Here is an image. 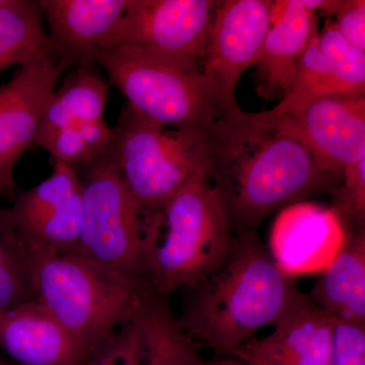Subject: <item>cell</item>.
Segmentation results:
<instances>
[{
    "mask_svg": "<svg viewBox=\"0 0 365 365\" xmlns=\"http://www.w3.org/2000/svg\"><path fill=\"white\" fill-rule=\"evenodd\" d=\"M208 138V176L235 232H256L272 213L338 186L269 111L232 108L209 129Z\"/></svg>",
    "mask_w": 365,
    "mask_h": 365,
    "instance_id": "cell-1",
    "label": "cell"
},
{
    "mask_svg": "<svg viewBox=\"0 0 365 365\" xmlns=\"http://www.w3.org/2000/svg\"><path fill=\"white\" fill-rule=\"evenodd\" d=\"M192 288L178 324L217 359L232 356L257 331L275 326L304 294L278 269L254 230L235 232L225 263Z\"/></svg>",
    "mask_w": 365,
    "mask_h": 365,
    "instance_id": "cell-2",
    "label": "cell"
},
{
    "mask_svg": "<svg viewBox=\"0 0 365 365\" xmlns=\"http://www.w3.org/2000/svg\"><path fill=\"white\" fill-rule=\"evenodd\" d=\"M235 232L207 173L187 182L160 211L146 215L150 287L165 295L194 287L227 260Z\"/></svg>",
    "mask_w": 365,
    "mask_h": 365,
    "instance_id": "cell-3",
    "label": "cell"
},
{
    "mask_svg": "<svg viewBox=\"0 0 365 365\" xmlns=\"http://www.w3.org/2000/svg\"><path fill=\"white\" fill-rule=\"evenodd\" d=\"M23 247L36 299L93 354L136 321L155 292L105 272L76 254Z\"/></svg>",
    "mask_w": 365,
    "mask_h": 365,
    "instance_id": "cell-4",
    "label": "cell"
},
{
    "mask_svg": "<svg viewBox=\"0 0 365 365\" xmlns=\"http://www.w3.org/2000/svg\"><path fill=\"white\" fill-rule=\"evenodd\" d=\"M145 213L162 210L190 180L209 170L208 131L168 128L127 104L104 153Z\"/></svg>",
    "mask_w": 365,
    "mask_h": 365,
    "instance_id": "cell-5",
    "label": "cell"
},
{
    "mask_svg": "<svg viewBox=\"0 0 365 365\" xmlns=\"http://www.w3.org/2000/svg\"><path fill=\"white\" fill-rule=\"evenodd\" d=\"M95 64L128 105L168 128L209 131L227 111L202 66L116 47L98 55Z\"/></svg>",
    "mask_w": 365,
    "mask_h": 365,
    "instance_id": "cell-6",
    "label": "cell"
},
{
    "mask_svg": "<svg viewBox=\"0 0 365 365\" xmlns=\"http://www.w3.org/2000/svg\"><path fill=\"white\" fill-rule=\"evenodd\" d=\"M81 167L83 216L74 254L105 272L153 289L145 263L146 213L104 155Z\"/></svg>",
    "mask_w": 365,
    "mask_h": 365,
    "instance_id": "cell-7",
    "label": "cell"
},
{
    "mask_svg": "<svg viewBox=\"0 0 365 365\" xmlns=\"http://www.w3.org/2000/svg\"><path fill=\"white\" fill-rule=\"evenodd\" d=\"M216 6L213 0H128L108 49L135 48L202 66Z\"/></svg>",
    "mask_w": 365,
    "mask_h": 365,
    "instance_id": "cell-8",
    "label": "cell"
},
{
    "mask_svg": "<svg viewBox=\"0 0 365 365\" xmlns=\"http://www.w3.org/2000/svg\"><path fill=\"white\" fill-rule=\"evenodd\" d=\"M71 66L51 46L0 86V198L14 195L16 165L35 145L57 81Z\"/></svg>",
    "mask_w": 365,
    "mask_h": 365,
    "instance_id": "cell-9",
    "label": "cell"
},
{
    "mask_svg": "<svg viewBox=\"0 0 365 365\" xmlns=\"http://www.w3.org/2000/svg\"><path fill=\"white\" fill-rule=\"evenodd\" d=\"M21 242L30 248L74 254L83 216L78 168L53 160L52 174L7 208Z\"/></svg>",
    "mask_w": 365,
    "mask_h": 365,
    "instance_id": "cell-10",
    "label": "cell"
},
{
    "mask_svg": "<svg viewBox=\"0 0 365 365\" xmlns=\"http://www.w3.org/2000/svg\"><path fill=\"white\" fill-rule=\"evenodd\" d=\"M269 0L217 1L204 53V74L225 109L237 107L235 91L246 69L254 66L272 26Z\"/></svg>",
    "mask_w": 365,
    "mask_h": 365,
    "instance_id": "cell-11",
    "label": "cell"
},
{
    "mask_svg": "<svg viewBox=\"0 0 365 365\" xmlns=\"http://www.w3.org/2000/svg\"><path fill=\"white\" fill-rule=\"evenodd\" d=\"M269 113L338 184L346 168L365 158V97L319 98L292 117Z\"/></svg>",
    "mask_w": 365,
    "mask_h": 365,
    "instance_id": "cell-12",
    "label": "cell"
},
{
    "mask_svg": "<svg viewBox=\"0 0 365 365\" xmlns=\"http://www.w3.org/2000/svg\"><path fill=\"white\" fill-rule=\"evenodd\" d=\"M348 232L333 209L302 202L280 211L270 235V256L288 276L322 273L336 258Z\"/></svg>",
    "mask_w": 365,
    "mask_h": 365,
    "instance_id": "cell-13",
    "label": "cell"
},
{
    "mask_svg": "<svg viewBox=\"0 0 365 365\" xmlns=\"http://www.w3.org/2000/svg\"><path fill=\"white\" fill-rule=\"evenodd\" d=\"M53 49L71 66H95L111 44L128 0H40Z\"/></svg>",
    "mask_w": 365,
    "mask_h": 365,
    "instance_id": "cell-14",
    "label": "cell"
},
{
    "mask_svg": "<svg viewBox=\"0 0 365 365\" xmlns=\"http://www.w3.org/2000/svg\"><path fill=\"white\" fill-rule=\"evenodd\" d=\"M0 352L16 365H85L95 355L37 299L0 311Z\"/></svg>",
    "mask_w": 365,
    "mask_h": 365,
    "instance_id": "cell-15",
    "label": "cell"
},
{
    "mask_svg": "<svg viewBox=\"0 0 365 365\" xmlns=\"http://www.w3.org/2000/svg\"><path fill=\"white\" fill-rule=\"evenodd\" d=\"M332 317L304 294L270 335L252 338L232 356L252 365H332Z\"/></svg>",
    "mask_w": 365,
    "mask_h": 365,
    "instance_id": "cell-16",
    "label": "cell"
},
{
    "mask_svg": "<svg viewBox=\"0 0 365 365\" xmlns=\"http://www.w3.org/2000/svg\"><path fill=\"white\" fill-rule=\"evenodd\" d=\"M318 29L316 13L307 9L302 0L273 1L272 26L254 66L262 98H283L294 79L302 52Z\"/></svg>",
    "mask_w": 365,
    "mask_h": 365,
    "instance_id": "cell-17",
    "label": "cell"
},
{
    "mask_svg": "<svg viewBox=\"0 0 365 365\" xmlns=\"http://www.w3.org/2000/svg\"><path fill=\"white\" fill-rule=\"evenodd\" d=\"M311 299L334 319L365 325V230L348 234L344 246L322 272Z\"/></svg>",
    "mask_w": 365,
    "mask_h": 365,
    "instance_id": "cell-18",
    "label": "cell"
},
{
    "mask_svg": "<svg viewBox=\"0 0 365 365\" xmlns=\"http://www.w3.org/2000/svg\"><path fill=\"white\" fill-rule=\"evenodd\" d=\"M107 101V83L93 66L76 67L50 98L37 138L67 127L104 119Z\"/></svg>",
    "mask_w": 365,
    "mask_h": 365,
    "instance_id": "cell-19",
    "label": "cell"
},
{
    "mask_svg": "<svg viewBox=\"0 0 365 365\" xmlns=\"http://www.w3.org/2000/svg\"><path fill=\"white\" fill-rule=\"evenodd\" d=\"M135 323L140 333L141 365L203 364L198 346L180 328L163 295H148Z\"/></svg>",
    "mask_w": 365,
    "mask_h": 365,
    "instance_id": "cell-20",
    "label": "cell"
},
{
    "mask_svg": "<svg viewBox=\"0 0 365 365\" xmlns=\"http://www.w3.org/2000/svg\"><path fill=\"white\" fill-rule=\"evenodd\" d=\"M51 47L38 1L6 0L0 6V73Z\"/></svg>",
    "mask_w": 365,
    "mask_h": 365,
    "instance_id": "cell-21",
    "label": "cell"
},
{
    "mask_svg": "<svg viewBox=\"0 0 365 365\" xmlns=\"http://www.w3.org/2000/svg\"><path fill=\"white\" fill-rule=\"evenodd\" d=\"M318 34L319 29L302 52L287 93L279 104L270 110L273 116H295L319 98L341 96L332 68L319 49Z\"/></svg>",
    "mask_w": 365,
    "mask_h": 365,
    "instance_id": "cell-22",
    "label": "cell"
},
{
    "mask_svg": "<svg viewBox=\"0 0 365 365\" xmlns=\"http://www.w3.org/2000/svg\"><path fill=\"white\" fill-rule=\"evenodd\" d=\"M36 299L23 244L7 208L0 207V311Z\"/></svg>",
    "mask_w": 365,
    "mask_h": 365,
    "instance_id": "cell-23",
    "label": "cell"
},
{
    "mask_svg": "<svg viewBox=\"0 0 365 365\" xmlns=\"http://www.w3.org/2000/svg\"><path fill=\"white\" fill-rule=\"evenodd\" d=\"M319 49L330 64L343 97H365V51L340 32L332 18L319 30Z\"/></svg>",
    "mask_w": 365,
    "mask_h": 365,
    "instance_id": "cell-24",
    "label": "cell"
},
{
    "mask_svg": "<svg viewBox=\"0 0 365 365\" xmlns=\"http://www.w3.org/2000/svg\"><path fill=\"white\" fill-rule=\"evenodd\" d=\"M332 194V209L339 216L348 234L364 228L365 158L346 168Z\"/></svg>",
    "mask_w": 365,
    "mask_h": 365,
    "instance_id": "cell-25",
    "label": "cell"
},
{
    "mask_svg": "<svg viewBox=\"0 0 365 365\" xmlns=\"http://www.w3.org/2000/svg\"><path fill=\"white\" fill-rule=\"evenodd\" d=\"M35 145L49 153L52 160L74 167H81L96 158L83 141L78 126L67 127L38 137Z\"/></svg>",
    "mask_w": 365,
    "mask_h": 365,
    "instance_id": "cell-26",
    "label": "cell"
},
{
    "mask_svg": "<svg viewBox=\"0 0 365 365\" xmlns=\"http://www.w3.org/2000/svg\"><path fill=\"white\" fill-rule=\"evenodd\" d=\"M332 365H365V325L333 318Z\"/></svg>",
    "mask_w": 365,
    "mask_h": 365,
    "instance_id": "cell-27",
    "label": "cell"
},
{
    "mask_svg": "<svg viewBox=\"0 0 365 365\" xmlns=\"http://www.w3.org/2000/svg\"><path fill=\"white\" fill-rule=\"evenodd\" d=\"M85 365H141V339L135 322L120 329Z\"/></svg>",
    "mask_w": 365,
    "mask_h": 365,
    "instance_id": "cell-28",
    "label": "cell"
},
{
    "mask_svg": "<svg viewBox=\"0 0 365 365\" xmlns=\"http://www.w3.org/2000/svg\"><path fill=\"white\" fill-rule=\"evenodd\" d=\"M332 16L346 39L365 51L364 0H335Z\"/></svg>",
    "mask_w": 365,
    "mask_h": 365,
    "instance_id": "cell-29",
    "label": "cell"
},
{
    "mask_svg": "<svg viewBox=\"0 0 365 365\" xmlns=\"http://www.w3.org/2000/svg\"><path fill=\"white\" fill-rule=\"evenodd\" d=\"M202 365H252L246 360L237 356H225L212 360V361L203 362Z\"/></svg>",
    "mask_w": 365,
    "mask_h": 365,
    "instance_id": "cell-30",
    "label": "cell"
},
{
    "mask_svg": "<svg viewBox=\"0 0 365 365\" xmlns=\"http://www.w3.org/2000/svg\"><path fill=\"white\" fill-rule=\"evenodd\" d=\"M0 365H16V364H14L11 360H9L7 359L6 355L2 354L1 352H0Z\"/></svg>",
    "mask_w": 365,
    "mask_h": 365,
    "instance_id": "cell-31",
    "label": "cell"
}]
</instances>
